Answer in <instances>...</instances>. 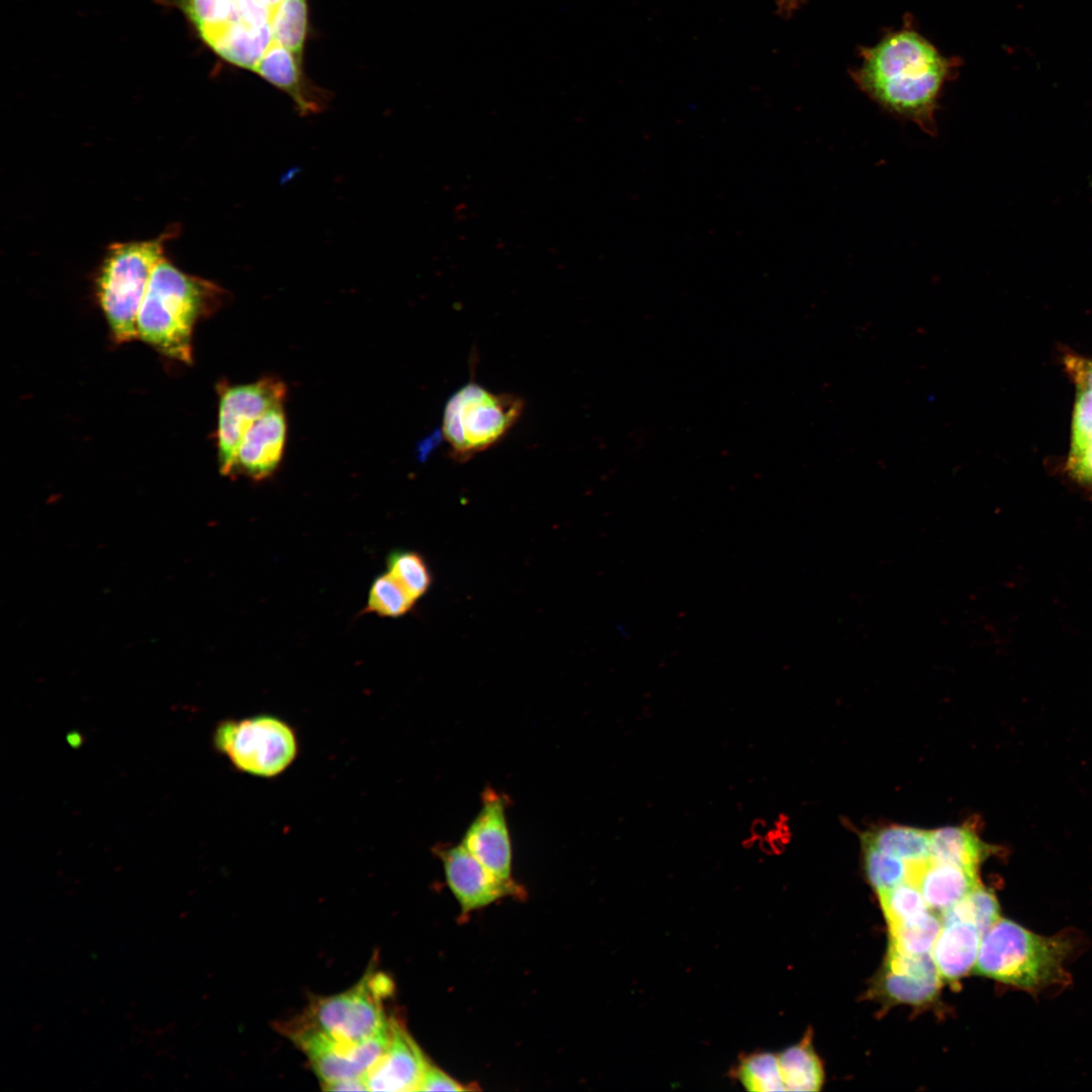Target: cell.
<instances>
[{"instance_id":"obj_24","label":"cell","mask_w":1092,"mask_h":1092,"mask_svg":"<svg viewBox=\"0 0 1092 1092\" xmlns=\"http://www.w3.org/2000/svg\"><path fill=\"white\" fill-rule=\"evenodd\" d=\"M942 924L964 921L984 933L999 919L1000 907L994 893L981 884L959 903L940 914Z\"/></svg>"},{"instance_id":"obj_8","label":"cell","mask_w":1092,"mask_h":1092,"mask_svg":"<svg viewBox=\"0 0 1092 1092\" xmlns=\"http://www.w3.org/2000/svg\"><path fill=\"white\" fill-rule=\"evenodd\" d=\"M212 744L237 770L264 779L282 775L298 754L294 729L268 714L220 721Z\"/></svg>"},{"instance_id":"obj_14","label":"cell","mask_w":1092,"mask_h":1092,"mask_svg":"<svg viewBox=\"0 0 1092 1092\" xmlns=\"http://www.w3.org/2000/svg\"><path fill=\"white\" fill-rule=\"evenodd\" d=\"M429 1063L405 1027L391 1017L389 1043L364 1080L370 1091H418Z\"/></svg>"},{"instance_id":"obj_19","label":"cell","mask_w":1092,"mask_h":1092,"mask_svg":"<svg viewBox=\"0 0 1092 1092\" xmlns=\"http://www.w3.org/2000/svg\"><path fill=\"white\" fill-rule=\"evenodd\" d=\"M994 851L967 825L946 826L930 831V858L978 871Z\"/></svg>"},{"instance_id":"obj_2","label":"cell","mask_w":1092,"mask_h":1092,"mask_svg":"<svg viewBox=\"0 0 1092 1092\" xmlns=\"http://www.w3.org/2000/svg\"><path fill=\"white\" fill-rule=\"evenodd\" d=\"M947 74L946 60L922 36L904 30L864 51L855 80L890 113L935 135L934 113Z\"/></svg>"},{"instance_id":"obj_25","label":"cell","mask_w":1092,"mask_h":1092,"mask_svg":"<svg viewBox=\"0 0 1092 1092\" xmlns=\"http://www.w3.org/2000/svg\"><path fill=\"white\" fill-rule=\"evenodd\" d=\"M791 837L788 816L779 814L771 820L764 817L753 818L740 842L745 849H756L765 855H778L786 849Z\"/></svg>"},{"instance_id":"obj_15","label":"cell","mask_w":1092,"mask_h":1092,"mask_svg":"<svg viewBox=\"0 0 1092 1092\" xmlns=\"http://www.w3.org/2000/svg\"><path fill=\"white\" fill-rule=\"evenodd\" d=\"M1064 363L1075 384L1068 471L1092 485V359L1067 355Z\"/></svg>"},{"instance_id":"obj_28","label":"cell","mask_w":1092,"mask_h":1092,"mask_svg":"<svg viewBox=\"0 0 1092 1092\" xmlns=\"http://www.w3.org/2000/svg\"><path fill=\"white\" fill-rule=\"evenodd\" d=\"M389 572L417 601L430 588L432 575L425 559L415 551H393L387 558Z\"/></svg>"},{"instance_id":"obj_12","label":"cell","mask_w":1092,"mask_h":1092,"mask_svg":"<svg viewBox=\"0 0 1092 1092\" xmlns=\"http://www.w3.org/2000/svg\"><path fill=\"white\" fill-rule=\"evenodd\" d=\"M507 798L490 787L481 794V806L465 830L461 844L487 870L512 880V841L507 822Z\"/></svg>"},{"instance_id":"obj_5","label":"cell","mask_w":1092,"mask_h":1092,"mask_svg":"<svg viewBox=\"0 0 1092 1092\" xmlns=\"http://www.w3.org/2000/svg\"><path fill=\"white\" fill-rule=\"evenodd\" d=\"M393 983L382 972L368 970L349 990L337 995L313 997L293 1019L282 1023L284 1035L309 1032L333 1042L351 1045L365 1041L390 1025L384 1001L393 992Z\"/></svg>"},{"instance_id":"obj_6","label":"cell","mask_w":1092,"mask_h":1092,"mask_svg":"<svg viewBox=\"0 0 1092 1092\" xmlns=\"http://www.w3.org/2000/svg\"><path fill=\"white\" fill-rule=\"evenodd\" d=\"M171 230L156 239L111 244L96 276V295L117 343L138 338L136 318L152 273L165 257Z\"/></svg>"},{"instance_id":"obj_10","label":"cell","mask_w":1092,"mask_h":1092,"mask_svg":"<svg viewBox=\"0 0 1092 1092\" xmlns=\"http://www.w3.org/2000/svg\"><path fill=\"white\" fill-rule=\"evenodd\" d=\"M306 1056L321 1084L363 1078L386 1050L391 1036V1022L375 1036L351 1045H342L314 1033L287 1035Z\"/></svg>"},{"instance_id":"obj_30","label":"cell","mask_w":1092,"mask_h":1092,"mask_svg":"<svg viewBox=\"0 0 1092 1092\" xmlns=\"http://www.w3.org/2000/svg\"><path fill=\"white\" fill-rule=\"evenodd\" d=\"M467 1087L456 1081L440 1068L428 1064L418 1091H465Z\"/></svg>"},{"instance_id":"obj_29","label":"cell","mask_w":1092,"mask_h":1092,"mask_svg":"<svg viewBox=\"0 0 1092 1092\" xmlns=\"http://www.w3.org/2000/svg\"><path fill=\"white\" fill-rule=\"evenodd\" d=\"M867 877L880 893L908 881L909 864L877 847L861 843Z\"/></svg>"},{"instance_id":"obj_13","label":"cell","mask_w":1092,"mask_h":1092,"mask_svg":"<svg viewBox=\"0 0 1092 1092\" xmlns=\"http://www.w3.org/2000/svg\"><path fill=\"white\" fill-rule=\"evenodd\" d=\"M941 983L931 954H910L890 946L875 993L890 1003L922 1005L936 998Z\"/></svg>"},{"instance_id":"obj_26","label":"cell","mask_w":1092,"mask_h":1092,"mask_svg":"<svg viewBox=\"0 0 1092 1092\" xmlns=\"http://www.w3.org/2000/svg\"><path fill=\"white\" fill-rule=\"evenodd\" d=\"M416 600L389 573L376 577L369 590L365 612L397 618L408 613Z\"/></svg>"},{"instance_id":"obj_31","label":"cell","mask_w":1092,"mask_h":1092,"mask_svg":"<svg viewBox=\"0 0 1092 1092\" xmlns=\"http://www.w3.org/2000/svg\"><path fill=\"white\" fill-rule=\"evenodd\" d=\"M323 1089L326 1091H363L368 1090V1087L363 1077L327 1083L323 1085Z\"/></svg>"},{"instance_id":"obj_23","label":"cell","mask_w":1092,"mask_h":1092,"mask_svg":"<svg viewBox=\"0 0 1092 1092\" xmlns=\"http://www.w3.org/2000/svg\"><path fill=\"white\" fill-rule=\"evenodd\" d=\"M942 926L941 916L929 910L914 920L890 926V946L910 954L929 953Z\"/></svg>"},{"instance_id":"obj_22","label":"cell","mask_w":1092,"mask_h":1092,"mask_svg":"<svg viewBox=\"0 0 1092 1092\" xmlns=\"http://www.w3.org/2000/svg\"><path fill=\"white\" fill-rule=\"evenodd\" d=\"M733 1077L747 1091H784L778 1054L754 1052L739 1058Z\"/></svg>"},{"instance_id":"obj_1","label":"cell","mask_w":1092,"mask_h":1092,"mask_svg":"<svg viewBox=\"0 0 1092 1092\" xmlns=\"http://www.w3.org/2000/svg\"><path fill=\"white\" fill-rule=\"evenodd\" d=\"M202 40L220 58L301 99L306 0H178Z\"/></svg>"},{"instance_id":"obj_9","label":"cell","mask_w":1092,"mask_h":1092,"mask_svg":"<svg viewBox=\"0 0 1092 1092\" xmlns=\"http://www.w3.org/2000/svg\"><path fill=\"white\" fill-rule=\"evenodd\" d=\"M285 395L284 382L270 376L251 383L220 387L216 445L222 474H233L236 455L246 432L266 412L283 404Z\"/></svg>"},{"instance_id":"obj_20","label":"cell","mask_w":1092,"mask_h":1092,"mask_svg":"<svg viewBox=\"0 0 1092 1092\" xmlns=\"http://www.w3.org/2000/svg\"><path fill=\"white\" fill-rule=\"evenodd\" d=\"M782 1080L786 1091H818L824 1083L822 1063L808 1031L803 1039L778 1054Z\"/></svg>"},{"instance_id":"obj_16","label":"cell","mask_w":1092,"mask_h":1092,"mask_svg":"<svg viewBox=\"0 0 1092 1092\" xmlns=\"http://www.w3.org/2000/svg\"><path fill=\"white\" fill-rule=\"evenodd\" d=\"M286 431L283 404L266 412L244 435L233 473H241L254 480L270 476L281 462Z\"/></svg>"},{"instance_id":"obj_18","label":"cell","mask_w":1092,"mask_h":1092,"mask_svg":"<svg viewBox=\"0 0 1092 1092\" xmlns=\"http://www.w3.org/2000/svg\"><path fill=\"white\" fill-rule=\"evenodd\" d=\"M982 936L969 922L943 924L931 954L942 981L954 983L974 971Z\"/></svg>"},{"instance_id":"obj_21","label":"cell","mask_w":1092,"mask_h":1092,"mask_svg":"<svg viewBox=\"0 0 1092 1092\" xmlns=\"http://www.w3.org/2000/svg\"><path fill=\"white\" fill-rule=\"evenodd\" d=\"M861 843L916 863L930 858V831L904 825H886L873 828L860 836Z\"/></svg>"},{"instance_id":"obj_4","label":"cell","mask_w":1092,"mask_h":1092,"mask_svg":"<svg viewBox=\"0 0 1092 1092\" xmlns=\"http://www.w3.org/2000/svg\"><path fill=\"white\" fill-rule=\"evenodd\" d=\"M1066 935L1042 936L1013 920L999 918L982 936L976 974L1038 993L1070 981L1065 962L1073 950Z\"/></svg>"},{"instance_id":"obj_17","label":"cell","mask_w":1092,"mask_h":1092,"mask_svg":"<svg viewBox=\"0 0 1092 1092\" xmlns=\"http://www.w3.org/2000/svg\"><path fill=\"white\" fill-rule=\"evenodd\" d=\"M908 864V882L919 889L928 908L936 913L949 909L980 885L978 871L931 858Z\"/></svg>"},{"instance_id":"obj_7","label":"cell","mask_w":1092,"mask_h":1092,"mask_svg":"<svg viewBox=\"0 0 1092 1092\" xmlns=\"http://www.w3.org/2000/svg\"><path fill=\"white\" fill-rule=\"evenodd\" d=\"M523 398L494 393L475 381L456 390L447 400L442 437L452 457L467 461L498 443L523 414Z\"/></svg>"},{"instance_id":"obj_11","label":"cell","mask_w":1092,"mask_h":1092,"mask_svg":"<svg viewBox=\"0 0 1092 1092\" xmlns=\"http://www.w3.org/2000/svg\"><path fill=\"white\" fill-rule=\"evenodd\" d=\"M447 885L463 914L483 908L509 896L519 897L523 889L512 880L495 876L461 843L437 845Z\"/></svg>"},{"instance_id":"obj_27","label":"cell","mask_w":1092,"mask_h":1092,"mask_svg":"<svg viewBox=\"0 0 1092 1092\" xmlns=\"http://www.w3.org/2000/svg\"><path fill=\"white\" fill-rule=\"evenodd\" d=\"M878 895L889 927L914 920L930 910L919 889L908 881Z\"/></svg>"},{"instance_id":"obj_3","label":"cell","mask_w":1092,"mask_h":1092,"mask_svg":"<svg viewBox=\"0 0 1092 1092\" xmlns=\"http://www.w3.org/2000/svg\"><path fill=\"white\" fill-rule=\"evenodd\" d=\"M224 299L220 286L183 272L164 257L152 273L140 306L138 338L167 357L191 363L196 322Z\"/></svg>"}]
</instances>
